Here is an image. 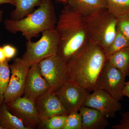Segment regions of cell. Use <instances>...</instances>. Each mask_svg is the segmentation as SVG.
Wrapping results in <instances>:
<instances>
[{"label":"cell","mask_w":129,"mask_h":129,"mask_svg":"<svg viewBox=\"0 0 129 129\" xmlns=\"http://www.w3.org/2000/svg\"><path fill=\"white\" fill-rule=\"evenodd\" d=\"M107 62L104 49L89 40L67 62L66 82L92 92L96 89L99 76Z\"/></svg>","instance_id":"1"},{"label":"cell","mask_w":129,"mask_h":129,"mask_svg":"<svg viewBox=\"0 0 129 129\" xmlns=\"http://www.w3.org/2000/svg\"><path fill=\"white\" fill-rule=\"evenodd\" d=\"M55 29L58 38L57 54L67 62L89 40L85 16L68 5L62 10Z\"/></svg>","instance_id":"2"},{"label":"cell","mask_w":129,"mask_h":129,"mask_svg":"<svg viewBox=\"0 0 129 129\" xmlns=\"http://www.w3.org/2000/svg\"><path fill=\"white\" fill-rule=\"evenodd\" d=\"M57 20L52 1L45 0L29 15L17 21L6 19L4 24L8 32H21L27 41H31L45 30L55 29Z\"/></svg>","instance_id":"3"},{"label":"cell","mask_w":129,"mask_h":129,"mask_svg":"<svg viewBox=\"0 0 129 129\" xmlns=\"http://www.w3.org/2000/svg\"><path fill=\"white\" fill-rule=\"evenodd\" d=\"M85 17L89 39L105 50L116 36L117 19L107 8L97 10Z\"/></svg>","instance_id":"4"},{"label":"cell","mask_w":129,"mask_h":129,"mask_svg":"<svg viewBox=\"0 0 129 129\" xmlns=\"http://www.w3.org/2000/svg\"><path fill=\"white\" fill-rule=\"evenodd\" d=\"M41 38L36 42L27 41L26 50L22 58L30 66L57 53L58 36L55 29L42 32Z\"/></svg>","instance_id":"5"},{"label":"cell","mask_w":129,"mask_h":129,"mask_svg":"<svg viewBox=\"0 0 129 129\" xmlns=\"http://www.w3.org/2000/svg\"><path fill=\"white\" fill-rule=\"evenodd\" d=\"M39 63L42 76L48 83L50 90L56 92L66 83L67 62L56 53Z\"/></svg>","instance_id":"6"},{"label":"cell","mask_w":129,"mask_h":129,"mask_svg":"<svg viewBox=\"0 0 129 129\" xmlns=\"http://www.w3.org/2000/svg\"><path fill=\"white\" fill-rule=\"evenodd\" d=\"M30 66L19 57L14 58L12 63L9 65L11 76L4 94L5 104L23 95L25 80Z\"/></svg>","instance_id":"7"},{"label":"cell","mask_w":129,"mask_h":129,"mask_svg":"<svg viewBox=\"0 0 129 129\" xmlns=\"http://www.w3.org/2000/svg\"><path fill=\"white\" fill-rule=\"evenodd\" d=\"M125 77L119 70L107 62L99 76L96 89L104 91L119 102L123 97Z\"/></svg>","instance_id":"8"},{"label":"cell","mask_w":129,"mask_h":129,"mask_svg":"<svg viewBox=\"0 0 129 129\" xmlns=\"http://www.w3.org/2000/svg\"><path fill=\"white\" fill-rule=\"evenodd\" d=\"M6 104L9 112L19 119L27 129L35 128L39 124L40 118L35 101L21 96Z\"/></svg>","instance_id":"9"},{"label":"cell","mask_w":129,"mask_h":129,"mask_svg":"<svg viewBox=\"0 0 129 129\" xmlns=\"http://www.w3.org/2000/svg\"><path fill=\"white\" fill-rule=\"evenodd\" d=\"M55 93L64 109L69 114L73 111H79L90 92L75 84L67 82Z\"/></svg>","instance_id":"10"},{"label":"cell","mask_w":129,"mask_h":129,"mask_svg":"<svg viewBox=\"0 0 129 129\" xmlns=\"http://www.w3.org/2000/svg\"><path fill=\"white\" fill-rule=\"evenodd\" d=\"M90 93L83 106L92 108L99 111L107 118H113L122 109L119 101L104 91L96 89Z\"/></svg>","instance_id":"11"},{"label":"cell","mask_w":129,"mask_h":129,"mask_svg":"<svg viewBox=\"0 0 129 129\" xmlns=\"http://www.w3.org/2000/svg\"><path fill=\"white\" fill-rule=\"evenodd\" d=\"M50 89V86L41 74L39 63L32 64L26 78L23 96L35 101Z\"/></svg>","instance_id":"12"},{"label":"cell","mask_w":129,"mask_h":129,"mask_svg":"<svg viewBox=\"0 0 129 129\" xmlns=\"http://www.w3.org/2000/svg\"><path fill=\"white\" fill-rule=\"evenodd\" d=\"M40 120L55 115L69 114L55 93L50 89L35 101Z\"/></svg>","instance_id":"13"},{"label":"cell","mask_w":129,"mask_h":129,"mask_svg":"<svg viewBox=\"0 0 129 129\" xmlns=\"http://www.w3.org/2000/svg\"><path fill=\"white\" fill-rule=\"evenodd\" d=\"M79 112L82 119V129H104L109 125L107 118L94 108L83 106Z\"/></svg>","instance_id":"14"},{"label":"cell","mask_w":129,"mask_h":129,"mask_svg":"<svg viewBox=\"0 0 129 129\" xmlns=\"http://www.w3.org/2000/svg\"><path fill=\"white\" fill-rule=\"evenodd\" d=\"M67 2L74 11L84 16L107 7L105 0H67Z\"/></svg>","instance_id":"15"},{"label":"cell","mask_w":129,"mask_h":129,"mask_svg":"<svg viewBox=\"0 0 129 129\" xmlns=\"http://www.w3.org/2000/svg\"><path fill=\"white\" fill-rule=\"evenodd\" d=\"M15 9L11 13V19L19 20L25 17L35 11V8L39 6L45 0H12Z\"/></svg>","instance_id":"16"},{"label":"cell","mask_w":129,"mask_h":129,"mask_svg":"<svg viewBox=\"0 0 129 129\" xmlns=\"http://www.w3.org/2000/svg\"><path fill=\"white\" fill-rule=\"evenodd\" d=\"M107 62L119 70L125 77L129 76V47L114 53L107 59Z\"/></svg>","instance_id":"17"},{"label":"cell","mask_w":129,"mask_h":129,"mask_svg":"<svg viewBox=\"0 0 129 129\" xmlns=\"http://www.w3.org/2000/svg\"><path fill=\"white\" fill-rule=\"evenodd\" d=\"M0 126L3 129H27L19 119L9 112L5 103L0 107Z\"/></svg>","instance_id":"18"},{"label":"cell","mask_w":129,"mask_h":129,"mask_svg":"<svg viewBox=\"0 0 129 129\" xmlns=\"http://www.w3.org/2000/svg\"><path fill=\"white\" fill-rule=\"evenodd\" d=\"M129 47V40L119 30L117 29L114 39L104 50L107 59L114 53L125 48Z\"/></svg>","instance_id":"19"},{"label":"cell","mask_w":129,"mask_h":129,"mask_svg":"<svg viewBox=\"0 0 129 129\" xmlns=\"http://www.w3.org/2000/svg\"><path fill=\"white\" fill-rule=\"evenodd\" d=\"M107 9L118 18L129 14V0H105Z\"/></svg>","instance_id":"20"},{"label":"cell","mask_w":129,"mask_h":129,"mask_svg":"<svg viewBox=\"0 0 129 129\" xmlns=\"http://www.w3.org/2000/svg\"><path fill=\"white\" fill-rule=\"evenodd\" d=\"M68 114L55 115L44 119H40L39 122L40 128L45 129H63Z\"/></svg>","instance_id":"21"},{"label":"cell","mask_w":129,"mask_h":129,"mask_svg":"<svg viewBox=\"0 0 129 129\" xmlns=\"http://www.w3.org/2000/svg\"><path fill=\"white\" fill-rule=\"evenodd\" d=\"M9 60L0 62V92L4 95L10 81V69Z\"/></svg>","instance_id":"22"},{"label":"cell","mask_w":129,"mask_h":129,"mask_svg":"<svg viewBox=\"0 0 129 129\" xmlns=\"http://www.w3.org/2000/svg\"><path fill=\"white\" fill-rule=\"evenodd\" d=\"M63 129H82V119L79 111L69 114Z\"/></svg>","instance_id":"23"},{"label":"cell","mask_w":129,"mask_h":129,"mask_svg":"<svg viewBox=\"0 0 129 129\" xmlns=\"http://www.w3.org/2000/svg\"><path fill=\"white\" fill-rule=\"evenodd\" d=\"M117 19V29L129 40V14L120 16Z\"/></svg>","instance_id":"24"},{"label":"cell","mask_w":129,"mask_h":129,"mask_svg":"<svg viewBox=\"0 0 129 129\" xmlns=\"http://www.w3.org/2000/svg\"><path fill=\"white\" fill-rule=\"evenodd\" d=\"M122 118L119 124L112 126L114 129H129V112L122 113L121 114Z\"/></svg>","instance_id":"25"},{"label":"cell","mask_w":129,"mask_h":129,"mask_svg":"<svg viewBox=\"0 0 129 129\" xmlns=\"http://www.w3.org/2000/svg\"><path fill=\"white\" fill-rule=\"evenodd\" d=\"M6 58L8 60L14 57L16 55L17 50L14 47L9 45H5L2 47Z\"/></svg>","instance_id":"26"},{"label":"cell","mask_w":129,"mask_h":129,"mask_svg":"<svg viewBox=\"0 0 129 129\" xmlns=\"http://www.w3.org/2000/svg\"><path fill=\"white\" fill-rule=\"evenodd\" d=\"M123 96H127L129 99V80L127 82H125L123 91Z\"/></svg>","instance_id":"27"},{"label":"cell","mask_w":129,"mask_h":129,"mask_svg":"<svg viewBox=\"0 0 129 129\" xmlns=\"http://www.w3.org/2000/svg\"><path fill=\"white\" fill-rule=\"evenodd\" d=\"M6 59L2 47H0V62H4Z\"/></svg>","instance_id":"28"},{"label":"cell","mask_w":129,"mask_h":129,"mask_svg":"<svg viewBox=\"0 0 129 129\" xmlns=\"http://www.w3.org/2000/svg\"><path fill=\"white\" fill-rule=\"evenodd\" d=\"M8 4L14 6V4L12 0H0V4Z\"/></svg>","instance_id":"29"},{"label":"cell","mask_w":129,"mask_h":129,"mask_svg":"<svg viewBox=\"0 0 129 129\" xmlns=\"http://www.w3.org/2000/svg\"><path fill=\"white\" fill-rule=\"evenodd\" d=\"M4 103V95L0 92V107Z\"/></svg>","instance_id":"30"},{"label":"cell","mask_w":129,"mask_h":129,"mask_svg":"<svg viewBox=\"0 0 129 129\" xmlns=\"http://www.w3.org/2000/svg\"><path fill=\"white\" fill-rule=\"evenodd\" d=\"M3 12L1 9H0V22L2 21L3 18Z\"/></svg>","instance_id":"31"},{"label":"cell","mask_w":129,"mask_h":129,"mask_svg":"<svg viewBox=\"0 0 129 129\" xmlns=\"http://www.w3.org/2000/svg\"><path fill=\"white\" fill-rule=\"evenodd\" d=\"M58 1L62 2H67V0H58Z\"/></svg>","instance_id":"32"},{"label":"cell","mask_w":129,"mask_h":129,"mask_svg":"<svg viewBox=\"0 0 129 129\" xmlns=\"http://www.w3.org/2000/svg\"><path fill=\"white\" fill-rule=\"evenodd\" d=\"M0 129H3V128L1 126H0Z\"/></svg>","instance_id":"33"}]
</instances>
